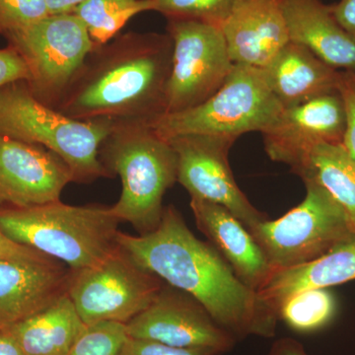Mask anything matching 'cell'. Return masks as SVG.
Instances as JSON below:
<instances>
[{"label": "cell", "instance_id": "15", "mask_svg": "<svg viewBox=\"0 0 355 355\" xmlns=\"http://www.w3.org/2000/svg\"><path fill=\"white\" fill-rule=\"evenodd\" d=\"M71 270L46 254L0 259V327L50 307L69 291Z\"/></svg>", "mask_w": 355, "mask_h": 355}, {"label": "cell", "instance_id": "12", "mask_svg": "<svg viewBox=\"0 0 355 355\" xmlns=\"http://www.w3.org/2000/svg\"><path fill=\"white\" fill-rule=\"evenodd\" d=\"M125 327L128 338L181 349L216 350L219 354L229 352L236 342L195 298L166 282L150 306Z\"/></svg>", "mask_w": 355, "mask_h": 355}, {"label": "cell", "instance_id": "27", "mask_svg": "<svg viewBox=\"0 0 355 355\" xmlns=\"http://www.w3.org/2000/svg\"><path fill=\"white\" fill-rule=\"evenodd\" d=\"M49 15L46 0H0V34L19 31Z\"/></svg>", "mask_w": 355, "mask_h": 355}, {"label": "cell", "instance_id": "29", "mask_svg": "<svg viewBox=\"0 0 355 355\" xmlns=\"http://www.w3.org/2000/svg\"><path fill=\"white\" fill-rule=\"evenodd\" d=\"M121 355H219L216 350L181 349L153 340L128 338Z\"/></svg>", "mask_w": 355, "mask_h": 355}, {"label": "cell", "instance_id": "18", "mask_svg": "<svg viewBox=\"0 0 355 355\" xmlns=\"http://www.w3.org/2000/svg\"><path fill=\"white\" fill-rule=\"evenodd\" d=\"M291 42L304 46L336 69L355 71V40L321 0H282Z\"/></svg>", "mask_w": 355, "mask_h": 355}, {"label": "cell", "instance_id": "7", "mask_svg": "<svg viewBox=\"0 0 355 355\" xmlns=\"http://www.w3.org/2000/svg\"><path fill=\"white\" fill-rule=\"evenodd\" d=\"M303 182L302 202L277 220L249 229L273 270L309 263L355 238L340 203L316 182Z\"/></svg>", "mask_w": 355, "mask_h": 355}, {"label": "cell", "instance_id": "2", "mask_svg": "<svg viewBox=\"0 0 355 355\" xmlns=\"http://www.w3.org/2000/svg\"><path fill=\"white\" fill-rule=\"evenodd\" d=\"M169 34L128 32L94 46L55 110L79 121H147L165 114Z\"/></svg>", "mask_w": 355, "mask_h": 355}, {"label": "cell", "instance_id": "19", "mask_svg": "<svg viewBox=\"0 0 355 355\" xmlns=\"http://www.w3.org/2000/svg\"><path fill=\"white\" fill-rule=\"evenodd\" d=\"M263 70L272 94L284 109L338 92L340 79V70L293 42Z\"/></svg>", "mask_w": 355, "mask_h": 355}, {"label": "cell", "instance_id": "4", "mask_svg": "<svg viewBox=\"0 0 355 355\" xmlns=\"http://www.w3.org/2000/svg\"><path fill=\"white\" fill-rule=\"evenodd\" d=\"M110 207L60 202L0 209V230L14 242L67 263L72 270L101 263L119 248V224Z\"/></svg>", "mask_w": 355, "mask_h": 355}, {"label": "cell", "instance_id": "33", "mask_svg": "<svg viewBox=\"0 0 355 355\" xmlns=\"http://www.w3.org/2000/svg\"><path fill=\"white\" fill-rule=\"evenodd\" d=\"M0 355H26L8 326L0 327Z\"/></svg>", "mask_w": 355, "mask_h": 355}, {"label": "cell", "instance_id": "20", "mask_svg": "<svg viewBox=\"0 0 355 355\" xmlns=\"http://www.w3.org/2000/svg\"><path fill=\"white\" fill-rule=\"evenodd\" d=\"M354 279L355 238L309 263L273 270L258 293L277 315L280 303L293 294L309 289L340 286Z\"/></svg>", "mask_w": 355, "mask_h": 355}, {"label": "cell", "instance_id": "23", "mask_svg": "<svg viewBox=\"0 0 355 355\" xmlns=\"http://www.w3.org/2000/svg\"><path fill=\"white\" fill-rule=\"evenodd\" d=\"M146 11H154L153 0H86L73 13L81 21L94 46L109 43L128 21Z\"/></svg>", "mask_w": 355, "mask_h": 355}, {"label": "cell", "instance_id": "16", "mask_svg": "<svg viewBox=\"0 0 355 355\" xmlns=\"http://www.w3.org/2000/svg\"><path fill=\"white\" fill-rule=\"evenodd\" d=\"M233 64L263 69L291 42L282 0H247L220 26Z\"/></svg>", "mask_w": 355, "mask_h": 355}, {"label": "cell", "instance_id": "10", "mask_svg": "<svg viewBox=\"0 0 355 355\" xmlns=\"http://www.w3.org/2000/svg\"><path fill=\"white\" fill-rule=\"evenodd\" d=\"M167 31L173 42V58L165 114H173L207 101L225 83L234 64L220 26L169 19Z\"/></svg>", "mask_w": 355, "mask_h": 355}, {"label": "cell", "instance_id": "5", "mask_svg": "<svg viewBox=\"0 0 355 355\" xmlns=\"http://www.w3.org/2000/svg\"><path fill=\"white\" fill-rule=\"evenodd\" d=\"M116 121H79L40 102L26 81L0 89V135L38 144L69 166L74 183L111 178L99 159V148Z\"/></svg>", "mask_w": 355, "mask_h": 355}, {"label": "cell", "instance_id": "32", "mask_svg": "<svg viewBox=\"0 0 355 355\" xmlns=\"http://www.w3.org/2000/svg\"><path fill=\"white\" fill-rule=\"evenodd\" d=\"M39 252L14 242L0 230V259L34 258L42 256Z\"/></svg>", "mask_w": 355, "mask_h": 355}, {"label": "cell", "instance_id": "28", "mask_svg": "<svg viewBox=\"0 0 355 355\" xmlns=\"http://www.w3.org/2000/svg\"><path fill=\"white\" fill-rule=\"evenodd\" d=\"M338 92L342 96L347 116L342 146L355 161V71H340Z\"/></svg>", "mask_w": 355, "mask_h": 355}, {"label": "cell", "instance_id": "34", "mask_svg": "<svg viewBox=\"0 0 355 355\" xmlns=\"http://www.w3.org/2000/svg\"><path fill=\"white\" fill-rule=\"evenodd\" d=\"M266 355H308L304 347L297 340L282 338L273 343L270 352Z\"/></svg>", "mask_w": 355, "mask_h": 355}, {"label": "cell", "instance_id": "21", "mask_svg": "<svg viewBox=\"0 0 355 355\" xmlns=\"http://www.w3.org/2000/svg\"><path fill=\"white\" fill-rule=\"evenodd\" d=\"M8 327L26 355H67L86 324L67 294L46 309Z\"/></svg>", "mask_w": 355, "mask_h": 355}, {"label": "cell", "instance_id": "11", "mask_svg": "<svg viewBox=\"0 0 355 355\" xmlns=\"http://www.w3.org/2000/svg\"><path fill=\"white\" fill-rule=\"evenodd\" d=\"M236 140L225 135H186L168 141L177 154V182L191 198L226 207L249 230L270 218L250 202L236 183L228 160Z\"/></svg>", "mask_w": 355, "mask_h": 355}, {"label": "cell", "instance_id": "31", "mask_svg": "<svg viewBox=\"0 0 355 355\" xmlns=\"http://www.w3.org/2000/svg\"><path fill=\"white\" fill-rule=\"evenodd\" d=\"M330 9L336 22L355 40V0H340Z\"/></svg>", "mask_w": 355, "mask_h": 355}, {"label": "cell", "instance_id": "17", "mask_svg": "<svg viewBox=\"0 0 355 355\" xmlns=\"http://www.w3.org/2000/svg\"><path fill=\"white\" fill-rule=\"evenodd\" d=\"M198 230L220 254L245 286L258 292L273 268L246 226L226 207L191 198Z\"/></svg>", "mask_w": 355, "mask_h": 355}, {"label": "cell", "instance_id": "35", "mask_svg": "<svg viewBox=\"0 0 355 355\" xmlns=\"http://www.w3.org/2000/svg\"><path fill=\"white\" fill-rule=\"evenodd\" d=\"M86 0H46L51 14L69 13Z\"/></svg>", "mask_w": 355, "mask_h": 355}, {"label": "cell", "instance_id": "6", "mask_svg": "<svg viewBox=\"0 0 355 355\" xmlns=\"http://www.w3.org/2000/svg\"><path fill=\"white\" fill-rule=\"evenodd\" d=\"M282 110L263 69L234 64L225 83L207 101L187 111L162 114L149 123L166 140L186 135L238 139L244 133L263 132Z\"/></svg>", "mask_w": 355, "mask_h": 355}, {"label": "cell", "instance_id": "9", "mask_svg": "<svg viewBox=\"0 0 355 355\" xmlns=\"http://www.w3.org/2000/svg\"><path fill=\"white\" fill-rule=\"evenodd\" d=\"M165 282L137 266L119 246L101 263L72 270L69 291L85 324H127L157 297Z\"/></svg>", "mask_w": 355, "mask_h": 355}, {"label": "cell", "instance_id": "1", "mask_svg": "<svg viewBox=\"0 0 355 355\" xmlns=\"http://www.w3.org/2000/svg\"><path fill=\"white\" fill-rule=\"evenodd\" d=\"M116 241L140 268L195 298L236 340L275 336L277 313L238 279L209 243L193 235L174 205L164 207L153 232L132 236L120 231Z\"/></svg>", "mask_w": 355, "mask_h": 355}, {"label": "cell", "instance_id": "22", "mask_svg": "<svg viewBox=\"0 0 355 355\" xmlns=\"http://www.w3.org/2000/svg\"><path fill=\"white\" fill-rule=\"evenodd\" d=\"M326 189L340 203L355 234V161L342 144H320L295 173Z\"/></svg>", "mask_w": 355, "mask_h": 355}, {"label": "cell", "instance_id": "25", "mask_svg": "<svg viewBox=\"0 0 355 355\" xmlns=\"http://www.w3.org/2000/svg\"><path fill=\"white\" fill-rule=\"evenodd\" d=\"M167 19L198 20L221 26L247 0H153Z\"/></svg>", "mask_w": 355, "mask_h": 355}, {"label": "cell", "instance_id": "14", "mask_svg": "<svg viewBox=\"0 0 355 355\" xmlns=\"http://www.w3.org/2000/svg\"><path fill=\"white\" fill-rule=\"evenodd\" d=\"M72 182L69 166L57 154L0 135V209L58 202Z\"/></svg>", "mask_w": 355, "mask_h": 355}, {"label": "cell", "instance_id": "3", "mask_svg": "<svg viewBox=\"0 0 355 355\" xmlns=\"http://www.w3.org/2000/svg\"><path fill=\"white\" fill-rule=\"evenodd\" d=\"M110 177L119 175L121 195L111 207L139 235L153 232L163 216V198L177 182V154L147 121H116L99 148Z\"/></svg>", "mask_w": 355, "mask_h": 355}, {"label": "cell", "instance_id": "13", "mask_svg": "<svg viewBox=\"0 0 355 355\" xmlns=\"http://www.w3.org/2000/svg\"><path fill=\"white\" fill-rule=\"evenodd\" d=\"M347 116L340 93L320 96L282 110L272 125L263 130L268 157L296 172L320 144H342Z\"/></svg>", "mask_w": 355, "mask_h": 355}, {"label": "cell", "instance_id": "8", "mask_svg": "<svg viewBox=\"0 0 355 355\" xmlns=\"http://www.w3.org/2000/svg\"><path fill=\"white\" fill-rule=\"evenodd\" d=\"M6 37L28 65L33 95L51 108L94 48L83 21L70 12L51 14Z\"/></svg>", "mask_w": 355, "mask_h": 355}, {"label": "cell", "instance_id": "26", "mask_svg": "<svg viewBox=\"0 0 355 355\" xmlns=\"http://www.w3.org/2000/svg\"><path fill=\"white\" fill-rule=\"evenodd\" d=\"M128 338L125 324L99 322L86 324L67 355H121Z\"/></svg>", "mask_w": 355, "mask_h": 355}, {"label": "cell", "instance_id": "30", "mask_svg": "<svg viewBox=\"0 0 355 355\" xmlns=\"http://www.w3.org/2000/svg\"><path fill=\"white\" fill-rule=\"evenodd\" d=\"M29 80V69L20 53L11 46L0 50V89L11 83Z\"/></svg>", "mask_w": 355, "mask_h": 355}, {"label": "cell", "instance_id": "24", "mask_svg": "<svg viewBox=\"0 0 355 355\" xmlns=\"http://www.w3.org/2000/svg\"><path fill=\"white\" fill-rule=\"evenodd\" d=\"M336 299L328 288L309 289L286 298L277 307V317L291 330L299 334L315 333L333 321Z\"/></svg>", "mask_w": 355, "mask_h": 355}]
</instances>
